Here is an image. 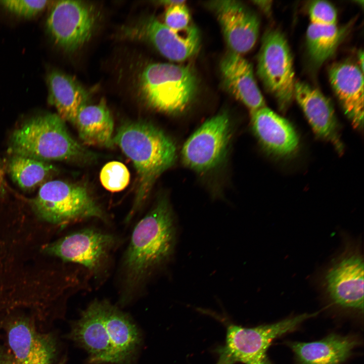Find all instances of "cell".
<instances>
[{
	"label": "cell",
	"mask_w": 364,
	"mask_h": 364,
	"mask_svg": "<svg viewBox=\"0 0 364 364\" xmlns=\"http://www.w3.org/2000/svg\"><path fill=\"white\" fill-rule=\"evenodd\" d=\"M176 226L169 200L158 198L135 225L123 255L120 270V300L129 301L173 257Z\"/></svg>",
	"instance_id": "obj_1"
},
{
	"label": "cell",
	"mask_w": 364,
	"mask_h": 364,
	"mask_svg": "<svg viewBox=\"0 0 364 364\" xmlns=\"http://www.w3.org/2000/svg\"><path fill=\"white\" fill-rule=\"evenodd\" d=\"M70 336L94 363H124L133 356L141 340L129 316L106 300L89 304L74 324Z\"/></svg>",
	"instance_id": "obj_2"
},
{
	"label": "cell",
	"mask_w": 364,
	"mask_h": 364,
	"mask_svg": "<svg viewBox=\"0 0 364 364\" xmlns=\"http://www.w3.org/2000/svg\"><path fill=\"white\" fill-rule=\"evenodd\" d=\"M113 142L132 161L138 174L133 205L125 220L128 223L143 206L157 179L174 164L176 149L165 132L143 120L123 123Z\"/></svg>",
	"instance_id": "obj_3"
},
{
	"label": "cell",
	"mask_w": 364,
	"mask_h": 364,
	"mask_svg": "<svg viewBox=\"0 0 364 364\" xmlns=\"http://www.w3.org/2000/svg\"><path fill=\"white\" fill-rule=\"evenodd\" d=\"M8 153L38 160L89 162L95 158L69 133L65 121L57 114L32 117L12 132Z\"/></svg>",
	"instance_id": "obj_4"
},
{
	"label": "cell",
	"mask_w": 364,
	"mask_h": 364,
	"mask_svg": "<svg viewBox=\"0 0 364 364\" xmlns=\"http://www.w3.org/2000/svg\"><path fill=\"white\" fill-rule=\"evenodd\" d=\"M139 89L150 107L175 114L184 111L194 100L198 80L189 65L155 63L148 65L141 72Z\"/></svg>",
	"instance_id": "obj_5"
},
{
	"label": "cell",
	"mask_w": 364,
	"mask_h": 364,
	"mask_svg": "<svg viewBox=\"0 0 364 364\" xmlns=\"http://www.w3.org/2000/svg\"><path fill=\"white\" fill-rule=\"evenodd\" d=\"M30 204L39 218L53 224L66 225L90 218L110 222L86 187L77 183L48 181L39 188Z\"/></svg>",
	"instance_id": "obj_6"
},
{
	"label": "cell",
	"mask_w": 364,
	"mask_h": 364,
	"mask_svg": "<svg viewBox=\"0 0 364 364\" xmlns=\"http://www.w3.org/2000/svg\"><path fill=\"white\" fill-rule=\"evenodd\" d=\"M317 313H305L252 328L228 323L225 342L214 350L217 357L215 364H270L267 352L272 341Z\"/></svg>",
	"instance_id": "obj_7"
},
{
	"label": "cell",
	"mask_w": 364,
	"mask_h": 364,
	"mask_svg": "<svg viewBox=\"0 0 364 364\" xmlns=\"http://www.w3.org/2000/svg\"><path fill=\"white\" fill-rule=\"evenodd\" d=\"M120 242L115 235L87 228L49 244L44 251L65 262L79 265L90 278L99 281L107 276L113 251Z\"/></svg>",
	"instance_id": "obj_8"
},
{
	"label": "cell",
	"mask_w": 364,
	"mask_h": 364,
	"mask_svg": "<svg viewBox=\"0 0 364 364\" xmlns=\"http://www.w3.org/2000/svg\"><path fill=\"white\" fill-rule=\"evenodd\" d=\"M257 74L266 89L286 111L294 98L296 81L293 59L287 39L276 29L266 32L258 57Z\"/></svg>",
	"instance_id": "obj_9"
},
{
	"label": "cell",
	"mask_w": 364,
	"mask_h": 364,
	"mask_svg": "<svg viewBox=\"0 0 364 364\" xmlns=\"http://www.w3.org/2000/svg\"><path fill=\"white\" fill-rule=\"evenodd\" d=\"M231 134L230 119L226 113L210 118L184 144L181 152L184 164L198 172L213 169L225 158Z\"/></svg>",
	"instance_id": "obj_10"
},
{
	"label": "cell",
	"mask_w": 364,
	"mask_h": 364,
	"mask_svg": "<svg viewBox=\"0 0 364 364\" xmlns=\"http://www.w3.org/2000/svg\"><path fill=\"white\" fill-rule=\"evenodd\" d=\"M98 15L93 5L78 1H60L53 5L46 28L54 41L67 52L81 48L92 37Z\"/></svg>",
	"instance_id": "obj_11"
},
{
	"label": "cell",
	"mask_w": 364,
	"mask_h": 364,
	"mask_svg": "<svg viewBox=\"0 0 364 364\" xmlns=\"http://www.w3.org/2000/svg\"><path fill=\"white\" fill-rule=\"evenodd\" d=\"M123 30L124 36L148 42L171 61L186 60L194 55L200 47V33L193 25L185 31L177 32L153 16H146Z\"/></svg>",
	"instance_id": "obj_12"
},
{
	"label": "cell",
	"mask_w": 364,
	"mask_h": 364,
	"mask_svg": "<svg viewBox=\"0 0 364 364\" xmlns=\"http://www.w3.org/2000/svg\"><path fill=\"white\" fill-rule=\"evenodd\" d=\"M363 259L358 251L347 250L331 264L324 277L326 293L343 308L363 311Z\"/></svg>",
	"instance_id": "obj_13"
},
{
	"label": "cell",
	"mask_w": 364,
	"mask_h": 364,
	"mask_svg": "<svg viewBox=\"0 0 364 364\" xmlns=\"http://www.w3.org/2000/svg\"><path fill=\"white\" fill-rule=\"evenodd\" d=\"M208 7L214 12L230 51L242 55L250 51L259 33L256 15L240 1H210Z\"/></svg>",
	"instance_id": "obj_14"
},
{
	"label": "cell",
	"mask_w": 364,
	"mask_h": 364,
	"mask_svg": "<svg viewBox=\"0 0 364 364\" xmlns=\"http://www.w3.org/2000/svg\"><path fill=\"white\" fill-rule=\"evenodd\" d=\"M7 339L17 364H50L56 351L52 337L39 332L29 320L18 317L7 328Z\"/></svg>",
	"instance_id": "obj_15"
},
{
	"label": "cell",
	"mask_w": 364,
	"mask_h": 364,
	"mask_svg": "<svg viewBox=\"0 0 364 364\" xmlns=\"http://www.w3.org/2000/svg\"><path fill=\"white\" fill-rule=\"evenodd\" d=\"M294 97L302 108L315 133L342 153L340 140L333 106L317 89L301 81H296Z\"/></svg>",
	"instance_id": "obj_16"
},
{
	"label": "cell",
	"mask_w": 364,
	"mask_h": 364,
	"mask_svg": "<svg viewBox=\"0 0 364 364\" xmlns=\"http://www.w3.org/2000/svg\"><path fill=\"white\" fill-rule=\"evenodd\" d=\"M253 130L267 152L287 157L298 149V135L290 123L266 106L250 111Z\"/></svg>",
	"instance_id": "obj_17"
},
{
	"label": "cell",
	"mask_w": 364,
	"mask_h": 364,
	"mask_svg": "<svg viewBox=\"0 0 364 364\" xmlns=\"http://www.w3.org/2000/svg\"><path fill=\"white\" fill-rule=\"evenodd\" d=\"M331 85L355 128L363 119V75L359 66L348 62L335 63L329 70Z\"/></svg>",
	"instance_id": "obj_18"
},
{
	"label": "cell",
	"mask_w": 364,
	"mask_h": 364,
	"mask_svg": "<svg viewBox=\"0 0 364 364\" xmlns=\"http://www.w3.org/2000/svg\"><path fill=\"white\" fill-rule=\"evenodd\" d=\"M220 71L226 89L250 111L266 106L252 66L241 55L230 51L220 62Z\"/></svg>",
	"instance_id": "obj_19"
},
{
	"label": "cell",
	"mask_w": 364,
	"mask_h": 364,
	"mask_svg": "<svg viewBox=\"0 0 364 364\" xmlns=\"http://www.w3.org/2000/svg\"><path fill=\"white\" fill-rule=\"evenodd\" d=\"M49 103L64 121L74 125L80 110L88 105L89 92L73 76L57 70L47 77Z\"/></svg>",
	"instance_id": "obj_20"
},
{
	"label": "cell",
	"mask_w": 364,
	"mask_h": 364,
	"mask_svg": "<svg viewBox=\"0 0 364 364\" xmlns=\"http://www.w3.org/2000/svg\"><path fill=\"white\" fill-rule=\"evenodd\" d=\"M358 343L355 337L331 334L319 341L289 345L299 364H341Z\"/></svg>",
	"instance_id": "obj_21"
},
{
	"label": "cell",
	"mask_w": 364,
	"mask_h": 364,
	"mask_svg": "<svg viewBox=\"0 0 364 364\" xmlns=\"http://www.w3.org/2000/svg\"><path fill=\"white\" fill-rule=\"evenodd\" d=\"M74 125L85 145L110 148L114 144V121L103 100L83 107L78 113Z\"/></svg>",
	"instance_id": "obj_22"
},
{
	"label": "cell",
	"mask_w": 364,
	"mask_h": 364,
	"mask_svg": "<svg viewBox=\"0 0 364 364\" xmlns=\"http://www.w3.org/2000/svg\"><path fill=\"white\" fill-rule=\"evenodd\" d=\"M7 170L13 181L25 191L40 188L58 171L48 162L17 155L8 160Z\"/></svg>",
	"instance_id": "obj_23"
},
{
	"label": "cell",
	"mask_w": 364,
	"mask_h": 364,
	"mask_svg": "<svg viewBox=\"0 0 364 364\" xmlns=\"http://www.w3.org/2000/svg\"><path fill=\"white\" fill-rule=\"evenodd\" d=\"M345 30L337 25L322 26L310 24L306 31L308 55L312 62L321 66L334 53Z\"/></svg>",
	"instance_id": "obj_24"
},
{
	"label": "cell",
	"mask_w": 364,
	"mask_h": 364,
	"mask_svg": "<svg viewBox=\"0 0 364 364\" xmlns=\"http://www.w3.org/2000/svg\"><path fill=\"white\" fill-rule=\"evenodd\" d=\"M100 179L108 191L117 192L124 190L130 180V173L122 163L113 161L107 163L101 169Z\"/></svg>",
	"instance_id": "obj_25"
},
{
	"label": "cell",
	"mask_w": 364,
	"mask_h": 364,
	"mask_svg": "<svg viewBox=\"0 0 364 364\" xmlns=\"http://www.w3.org/2000/svg\"><path fill=\"white\" fill-rule=\"evenodd\" d=\"M50 2L48 1L7 0L0 1V4L17 15L30 18L42 12Z\"/></svg>",
	"instance_id": "obj_26"
},
{
	"label": "cell",
	"mask_w": 364,
	"mask_h": 364,
	"mask_svg": "<svg viewBox=\"0 0 364 364\" xmlns=\"http://www.w3.org/2000/svg\"><path fill=\"white\" fill-rule=\"evenodd\" d=\"M310 23L322 26L336 25L337 14L335 8L323 1L312 2L309 7Z\"/></svg>",
	"instance_id": "obj_27"
},
{
	"label": "cell",
	"mask_w": 364,
	"mask_h": 364,
	"mask_svg": "<svg viewBox=\"0 0 364 364\" xmlns=\"http://www.w3.org/2000/svg\"><path fill=\"white\" fill-rule=\"evenodd\" d=\"M164 23L170 29L177 32L187 29L191 25V16L185 4L168 7Z\"/></svg>",
	"instance_id": "obj_28"
},
{
	"label": "cell",
	"mask_w": 364,
	"mask_h": 364,
	"mask_svg": "<svg viewBox=\"0 0 364 364\" xmlns=\"http://www.w3.org/2000/svg\"><path fill=\"white\" fill-rule=\"evenodd\" d=\"M271 1H256L253 3L266 13H269L271 8Z\"/></svg>",
	"instance_id": "obj_29"
},
{
	"label": "cell",
	"mask_w": 364,
	"mask_h": 364,
	"mask_svg": "<svg viewBox=\"0 0 364 364\" xmlns=\"http://www.w3.org/2000/svg\"><path fill=\"white\" fill-rule=\"evenodd\" d=\"M5 354H0V364H17L13 357Z\"/></svg>",
	"instance_id": "obj_30"
},
{
	"label": "cell",
	"mask_w": 364,
	"mask_h": 364,
	"mask_svg": "<svg viewBox=\"0 0 364 364\" xmlns=\"http://www.w3.org/2000/svg\"><path fill=\"white\" fill-rule=\"evenodd\" d=\"M160 4L167 6V7L179 5L184 4L186 3L185 1H178V0H168V1H160L159 2Z\"/></svg>",
	"instance_id": "obj_31"
},
{
	"label": "cell",
	"mask_w": 364,
	"mask_h": 364,
	"mask_svg": "<svg viewBox=\"0 0 364 364\" xmlns=\"http://www.w3.org/2000/svg\"><path fill=\"white\" fill-rule=\"evenodd\" d=\"M4 171L0 161V195L5 192Z\"/></svg>",
	"instance_id": "obj_32"
},
{
	"label": "cell",
	"mask_w": 364,
	"mask_h": 364,
	"mask_svg": "<svg viewBox=\"0 0 364 364\" xmlns=\"http://www.w3.org/2000/svg\"><path fill=\"white\" fill-rule=\"evenodd\" d=\"M358 60L359 62V67L361 70L363 72V52L362 51H360L358 54Z\"/></svg>",
	"instance_id": "obj_33"
},
{
	"label": "cell",
	"mask_w": 364,
	"mask_h": 364,
	"mask_svg": "<svg viewBox=\"0 0 364 364\" xmlns=\"http://www.w3.org/2000/svg\"><path fill=\"white\" fill-rule=\"evenodd\" d=\"M50 364H54V363H53V362H52V363H50ZM55 364H64V363H63V362H59V363H55Z\"/></svg>",
	"instance_id": "obj_34"
}]
</instances>
